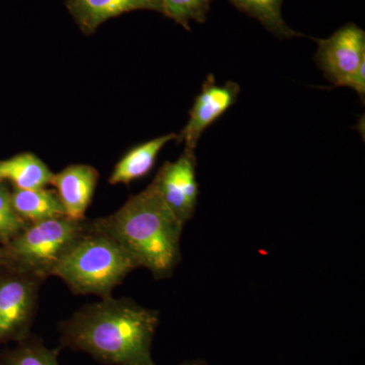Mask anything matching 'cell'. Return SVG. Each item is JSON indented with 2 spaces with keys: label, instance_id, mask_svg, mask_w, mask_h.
I'll return each instance as SVG.
<instances>
[{
  "label": "cell",
  "instance_id": "obj_18",
  "mask_svg": "<svg viewBox=\"0 0 365 365\" xmlns=\"http://www.w3.org/2000/svg\"><path fill=\"white\" fill-rule=\"evenodd\" d=\"M182 365H206L202 364V362L200 361H194V362H188V364H185Z\"/></svg>",
  "mask_w": 365,
  "mask_h": 365
},
{
  "label": "cell",
  "instance_id": "obj_6",
  "mask_svg": "<svg viewBox=\"0 0 365 365\" xmlns=\"http://www.w3.org/2000/svg\"><path fill=\"white\" fill-rule=\"evenodd\" d=\"M151 184L163 202L185 225L193 217L198 204L195 153L184 150L176 162L163 163Z\"/></svg>",
  "mask_w": 365,
  "mask_h": 365
},
{
  "label": "cell",
  "instance_id": "obj_9",
  "mask_svg": "<svg viewBox=\"0 0 365 365\" xmlns=\"http://www.w3.org/2000/svg\"><path fill=\"white\" fill-rule=\"evenodd\" d=\"M98 170L88 165H71L53 174L50 185L56 189L66 217L83 222L98 181Z\"/></svg>",
  "mask_w": 365,
  "mask_h": 365
},
{
  "label": "cell",
  "instance_id": "obj_16",
  "mask_svg": "<svg viewBox=\"0 0 365 365\" xmlns=\"http://www.w3.org/2000/svg\"><path fill=\"white\" fill-rule=\"evenodd\" d=\"M28 225L14 211L11 192L0 184V242L6 244L11 241Z\"/></svg>",
  "mask_w": 365,
  "mask_h": 365
},
{
  "label": "cell",
  "instance_id": "obj_14",
  "mask_svg": "<svg viewBox=\"0 0 365 365\" xmlns=\"http://www.w3.org/2000/svg\"><path fill=\"white\" fill-rule=\"evenodd\" d=\"M242 13L260 21L262 26L279 39L302 37L285 23L282 18L283 0H228Z\"/></svg>",
  "mask_w": 365,
  "mask_h": 365
},
{
  "label": "cell",
  "instance_id": "obj_3",
  "mask_svg": "<svg viewBox=\"0 0 365 365\" xmlns=\"http://www.w3.org/2000/svg\"><path fill=\"white\" fill-rule=\"evenodd\" d=\"M138 268L112 237L91 230L64 256L53 276L61 278L76 294L110 297L115 287Z\"/></svg>",
  "mask_w": 365,
  "mask_h": 365
},
{
  "label": "cell",
  "instance_id": "obj_8",
  "mask_svg": "<svg viewBox=\"0 0 365 365\" xmlns=\"http://www.w3.org/2000/svg\"><path fill=\"white\" fill-rule=\"evenodd\" d=\"M37 279L16 272L0 275V343L23 335L37 300Z\"/></svg>",
  "mask_w": 365,
  "mask_h": 365
},
{
  "label": "cell",
  "instance_id": "obj_17",
  "mask_svg": "<svg viewBox=\"0 0 365 365\" xmlns=\"http://www.w3.org/2000/svg\"><path fill=\"white\" fill-rule=\"evenodd\" d=\"M6 365H59L57 356L42 345H26L11 353Z\"/></svg>",
  "mask_w": 365,
  "mask_h": 365
},
{
  "label": "cell",
  "instance_id": "obj_13",
  "mask_svg": "<svg viewBox=\"0 0 365 365\" xmlns=\"http://www.w3.org/2000/svg\"><path fill=\"white\" fill-rule=\"evenodd\" d=\"M0 174L4 180L13 182L14 188L21 190L46 188L53 177L46 163L30 153L0 160Z\"/></svg>",
  "mask_w": 365,
  "mask_h": 365
},
{
  "label": "cell",
  "instance_id": "obj_12",
  "mask_svg": "<svg viewBox=\"0 0 365 365\" xmlns=\"http://www.w3.org/2000/svg\"><path fill=\"white\" fill-rule=\"evenodd\" d=\"M11 198L16 215L29 225L66 216L61 201L53 190L14 188Z\"/></svg>",
  "mask_w": 365,
  "mask_h": 365
},
{
  "label": "cell",
  "instance_id": "obj_1",
  "mask_svg": "<svg viewBox=\"0 0 365 365\" xmlns=\"http://www.w3.org/2000/svg\"><path fill=\"white\" fill-rule=\"evenodd\" d=\"M160 323L155 309L128 299L104 297L78 312L63 326L67 345L106 364L157 365L151 356Z\"/></svg>",
  "mask_w": 365,
  "mask_h": 365
},
{
  "label": "cell",
  "instance_id": "obj_19",
  "mask_svg": "<svg viewBox=\"0 0 365 365\" xmlns=\"http://www.w3.org/2000/svg\"><path fill=\"white\" fill-rule=\"evenodd\" d=\"M4 178H2L1 174H0V184H2V182H4Z\"/></svg>",
  "mask_w": 365,
  "mask_h": 365
},
{
  "label": "cell",
  "instance_id": "obj_10",
  "mask_svg": "<svg viewBox=\"0 0 365 365\" xmlns=\"http://www.w3.org/2000/svg\"><path fill=\"white\" fill-rule=\"evenodd\" d=\"M81 33L93 35L106 21L134 11H151L163 14L160 0H66Z\"/></svg>",
  "mask_w": 365,
  "mask_h": 365
},
{
  "label": "cell",
  "instance_id": "obj_4",
  "mask_svg": "<svg viewBox=\"0 0 365 365\" xmlns=\"http://www.w3.org/2000/svg\"><path fill=\"white\" fill-rule=\"evenodd\" d=\"M88 225L66 216L31 223L6 242L1 257L18 273L53 276L64 256L88 232Z\"/></svg>",
  "mask_w": 365,
  "mask_h": 365
},
{
  "label": "cell",
  "instance_id": "obj_11",
  "mask_svg": "<svg viewBox=\"0 0 365 365\" xmlns=\"http://www.w3.org/2000/svg\"><path fill=\"white\" fill-rule=\"evenodd\" d=\"M175 139H177V134H165L132 148L115 165L110 176V184L128 185L145 177L153 170L163 148Z\"/></svg>",
  "mask_w": 365,
  "mask_h": 365
},
{
  "label": "cell",
  "instance_id": "obj_5",
  "mask_svg": "<svg viewBox=\"0 0 365 365\" xmlns=\"http://www.w3.org/2000/svg\"><path fill=\"white\" fill-rule=\"evenodd\" d=\"M314 61L335 88H351L364 104L365 32L354 23L341 26L328 39L316 40Z\"/></svg>",
  "mask_w": 365,
  "mask_h": 365
},
{
  "label": "cell",
  "instance_id": "obj_15",
  "mask_svg": "<svg viewBox=\"0 0 365 365\" xmlns=\"http://www.w3.org/2000/svg\"><path fill=\"white\" fill-rule=\"evenodd\" d=\"M213 1L215 0H160L163 16L187 31H191L190 21L205 23Z\"/></svg>",
  "mask_w": 365,
  "mask_h": 365
},
{
  "label": "cell",
  "instance_id": "obj_2",
  "mask_svg": "<svg viewBox=\"0 0 365 365\" xmlns=\"http://www.w3.org/2000/svg\"><path fill=\"white\" fill-rule=\"evenodd\" d=\"M90 227L112 237L137 267L148 269L158 279L172 275L181 261L184 225L151 182L114 213L91 222Z\"/></svg>",
  "mask_w": 365,
  "mask_h": 365
},
{
  "label": "cell",
  "instance_id": "obj_7",
  "mask_svg": "<svg viewBox=\"0 0 365 365\" xmlns=\"http://www.w3.org/2000/svg\"><path fill=\"white\" fill-rule=\"evenodd\" d=\"M240 93L241 86L235 81L218 86L215 76L209 74L189 111V121L177 135L178 143H184L185 150L195 153L203 132L235 105Z\"/></svg>",
  "mask_w": 365,
  "mask_h": 365
}]
</instances>
